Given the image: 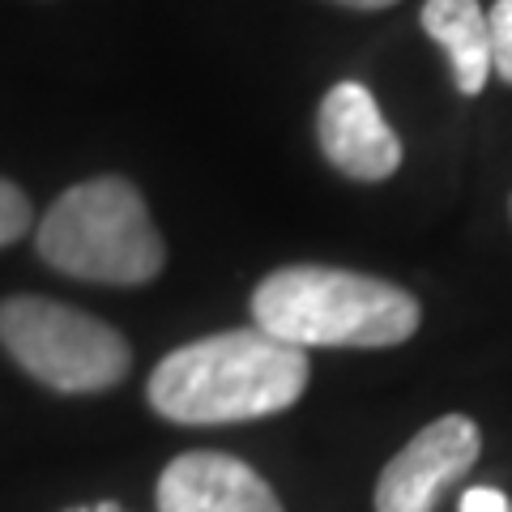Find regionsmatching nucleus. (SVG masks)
<instances>
[{
    "mask_svg": "<svg viewBox=\"0 0 512 512\" xmlns=\"http://www.w3.org/2000/svg\"><path fill=\"white\" fill-rule=\"evenodd\" d=\"M308 376V350L261 329H227L171 350L150 376V406L184 427L248 423L291 410Z\"/></svg>",
    "mask_w": 512,
    "mask_h": 512,
    "instance_id": "f257e3e1",
    "label": "nucleus"
},
{
    "mask_svg": "<svg viewBox=\"0 0 512 512\" xmlns=\"http://www.w3.org/2000/svg\"><path fill=\"white\" fill-rule=\"evenodd\" d=\"M256 329L286 346H359L380 350L414 338L419 303L410 291L329 265L274 269L252 295Z\"/></svg>",
    "mask_w": 512,
    "mask_h": 512,
    "instance_id": "f03ea898",
    "label": "nucleus"
},
{
    "mask_svg": "<svg viewBox=\"0 0 512 512\" xmlns=\"http://www.w3.org/2000/svg\"><path fill=\"white\" fill-rule=\"evenodd\" d=\"M35 244L60 274L103 286H146L167 261L146 197L120 175H99L60 192L39 222Z\"/></svg>",
    "mask_w": 512,
    "mask_h": 512,
    "instance_id": "7ed1b4c3",
    "label": "nucleus"
},
{
    "mask_svg": "<svg viewBox=\"0 0 512 512\" xmlns=\"http://www.w3.org/2000/svg\"><path fill=\"white\" fill-rule=\"evenodd\" d=\"M0 346L56 393H103L128 376V342L99 316L39 295L0 303Z\"/></svg>",
    "mask_w": 512,
    "mask_h": 512,
    "instance_id": "20e7f679",
    "label": "nucleus"
},
{
    "mask_svg": "<svg viewBox=\"0 0 512 512\" xmlns=\"http://www.w3.org/2000/svg\"><path fill=\"white\" fill-rule=\"evenodd\" d=\"M478 453H483V436L466 414H444L427 423L384 466L376 483V512H431L444 487H453L478 461Z\"/></svg>",
    "mask_w": 512,
    "mask_h": 512,
    "instance_id": "39448f33",
    "label": "nucleus"
},
{
    "mask_svg": "<svg viewBox=\"0 0 512 512\" xmlns=\"http://www.w3.org/2000/svg\"><path fill=\"white\" fill-rule=\"evenodd\" d=\"M316 137L325 158L350 180L376 184L402 167V141L384 124L372 90L359 82H338L325 94L316 116Z\"/></svg>",
    "mask_w": 512,
    "mask_h": 512,
    "instance_id": "423d86ee",
    "label": "nucleus"
},
{
    "mask_svg": "<svg viewBox=\"0 0 512 512\" xmlns=\"http://www.w3.org/2000/svg\"><path fill=\"white\" fill-rule=\"evenodd\" d=\"M158 512H282V504L239 457L184 453L158 474Z\"/></svg>",
    "mask_w": 512,
    "mask_h": 512,
    "instance_id": "0eeeda50",
    "label": "nucleus"
},
{
    "mask_svg": "<svg viewBox=\"0 0 512 512\" xmlns=\"http://www.w3.org/2000/svg\"><path fill=\"white\" fill-rule=\"evenodd\" d=\"M423 30L444 47L461 94H478L487 86V77H491V35H487V13H483L478 0H427L423 5Z\"/></svg>",
    "mask_w": 512,
    "mask_h": 512,
    "instance_id": "6e6552de",
    "label": "nucleus"
},
{
    "mask_svg": "<svg viewBox=\"0 0 512 512\" xmlns=\"http://www.w3.org/2000/svg\"><path fill=\"white\" fill-rule=\"evenodd\" d=\"M487 35H491V73H500L512 86V0H495L491 5Z\"/></svg>",
    "mask_w": 512,
    "mask_h": 512,
    "instance_id": "1a4fd4ad",
    "label": "nucleus"
},
{
    "mask_svg": "<svg viewBox=\"0 0 512 512\" xmlns=\"http://www.w3.org/2000/svg\"><path fill=\"white\" fill-rule=\"evenodd\" d=\"M30 231V201L18 184L0 180V248Z\"/></svg>",
    "mask_w": 512,
    "mask_h": 512,
    "instance_id": "9d476101",
    "label": "nucleus"
},
{
    "mask_svg": "<svg viewBox=\"0 0 512 512\" xmlns=\"http://www.w3.org/2000/svg\"><path fill=\"white\" fill-rule=\"evenodd\" d=\"M457 508H461V512H512L508 495L495 491V487H470L466 495H461Z\"/></svg>",
    "mask_w": 512,
    "mask_h": 512,
    "instance_id": "9b49d317",
    "label": "nucleus"
},
{
    "mask_svg": "<svg viewBox=\"0 0 512 512\" xmlns=\"http://www.w3.org/2000/svg\"><path fill=\"white\" fill-rule=\"evenodd\" d=\"M333 5H346V9H389L397 0H333Z\"/></svg>",
    "mask_w": 512,
    "mask_h": 512,
    "instance_id": "f8f14e48",
    "label": "nucleus"
},
{
    "mask_svg": "<svg viewBox=\"0 0 512 512\" xmlns=\"http://www.w3.org/2000/svg\"><path fill=\"white\" fill-rule=\"evenodd\" d=\"M69 512H124V508H120V504H107V500H103V504H86V508H69Z\"/></svg>",
    "mask_w": 512,
    "mask_h": 512,
    "instance_id": "ddd939ff",
    "label": "nucleus"
}]
</instances>
